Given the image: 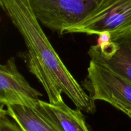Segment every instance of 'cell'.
<instances>
[{"label": "cell", "mask_w": 131, "mask_h": 131, "mask_svg": "<svg viewBox=\"0 0 131 131\" xmlns=\"http://www.w3.org/2000/svg\"><path fill=\"white\" fill-rule=\"evenodd\" d=\"M8 115L14 119L23 131H63L39 107L22 105H8Z\"/></svg>", "instance_id": "52a82bcc"}, {"label": "cell", "mask_w": 131, "mask_h": 131, "mask_svg": "<svg viewBox=\"0 0 131 131\" xmlns=\"http://www.w3.org/2000/svg\"><path fill=\"white\" fill-rule=\"evenodd\" d=\"M102 1L29 0V3L40 23L62 35L88 17Z\"/></svg>", "instance_id": "7a4b0ae2"}, {"label": "cell", "mask_w": 131, "mask_h": 131, "mask_svg": "<svg viewBox=\"0 0 131 131\" xmlns=\"http://www.w3.org/2000/svg\"><path fill=\"white\" fill-rule=\"evenodd\" d=\"M1 6L24 39L29 70L42 84L51 104L63 101L65 94L77 108L95 111L94 101L63 64L36 18L29 0H0Z\"/></svg>", "instance_id": "6da1fadb"}, {"label": "cell", "mask_w": 131, "mask_h": 131, "mask_svg": "<svg viewBox=\"0 0 131 131\" xmlns=\"http://www.w3.org/2000/svg\"><path fill=\"white\" fill-rule=\"evenodd\" d=\"M82 87L93 101L102 100L131 118V83L104 66L90 60Z\"/></svg>", "instance_id": "3957f363"}, {"label": "cell", "mask_w": 131, "mask_h": 131, "mask_svg": "<svg viewBox=\"0 0 131 131\" xmlns=\"http://www.w3.org/2000/svg\"><path fill=\"white\" fill-rule=\"evenodd\" d=\"M112 41L106 48L92 46L88 51L91 60L107 67L131 83V28L111 34Z\"/></svg>", "instance_id": "8992f818"}, {"label": "cell", "mask_w": 131, "mask_h": 131, "mask_svg": "<svg viewBox=\"0 0 131 131\" xmlns=\"http://www.w3.org/2000/svg\"><path fill=\"white\" fill-rule=\"evenodd\" d=\"M0 131H23L17 123L7 114L6 109L0 110Z\"/></svg>", "instance_id": "9c48e42d"}, {"label": "cell", "mask_w": 131, "mask_h": 131, "mask_svg": "<svg viewBox=\"0 0 131 131\" xmlns=\"http://www.w3.org/2000/svg\"><path fill=\"white\" fill-rule=\"evenodd\" d=\"M42 94L33 88L19 71L14 57L0 66L1 107L22 105L35 108L39 104Z\"/></svg>", "instance_id": "5b68a950"}, {"label": "cell", "mask_w": 131, "mask_h": 131, "mask_svg": "<svg viewBox=\"0 0 131 131\" xmlns=\"http://www.w3.org/2000/svg\"><path fill=\"white\" fill-rule=\"evenodd\" d=\"M131 28V0H102L90 15L66 33L111 34Z\"/></svg>", "instance_id": "277c9868"}, {"label": "cell", "mask_w": 131, "mask_h": 131, "mask_svg": "<svg viewBox=\"0 0 131 131\" xmlns=\"http://www.w3.org/2000/svg\"><path fill=\"white\" fill-rule=\"evenodd\" d=\"M97 46L100 49H103L110 44L112 41V37L110 32H104L98 35Z\"/></svg>", "instance_id": "30bf717a"}, {"label": "cell", "mask_w": 131, "mask_h": 131, "mask_svg": "<svg viewBox=\"0 0 131 131\" xmlns=\"http://www.w3.org/2000/svg\"><path fill=\"white\" fill-rule=\"evenodd\" d=\"M39 107L63 131H90L81 109H73L63 101L58 104L40 100Z\"/></svg>", "instance_id": "ba28073f"}]
</instances>
